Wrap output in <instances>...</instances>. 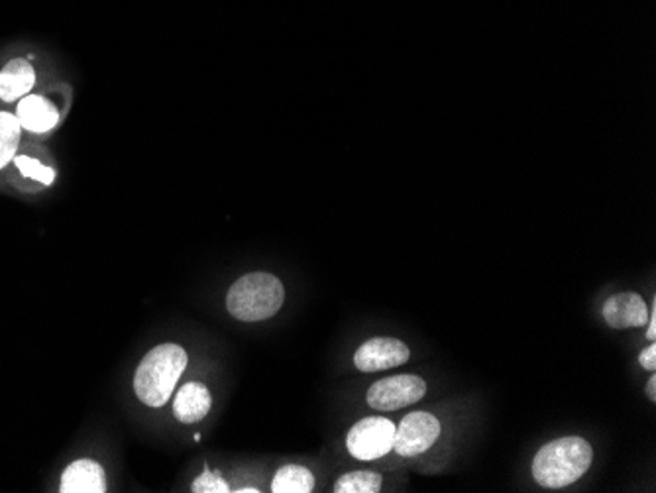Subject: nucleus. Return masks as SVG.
<instances>
[{"instance_id": "nucleus-1", "label": "nucleus", "mask_w": 656, "mask_h": 493, "mask_svg": "<svg viewBox=\"0 0 656 493\" xmlns=\"http://www.w3.org/2000/svg\"><path fill=\"white\" fill-rule=\"evenodd\" d=\"M594 462V449L582 436H562L543 444L533 459V477L546 490L576 484Z\"/></svg>"}, {"instance_id": "nucleus-2", "label": "nucleus", "mask_w": 656, "mask_h": 493, "mask_svg": "<svg viewBox=\"0 0 656 493\" xmlns=\"http://www.w3.org/2000/svg\"><path fill=\"white\" fill-rule=\"evenodd\" d=\"M189 363L185 348L173 342H165L152 348L134 373L136 398L146 407L160 409L173 396L177 381Z\"/></svg>"}, {"instance_id": "nucleus-3", "label": "nucleus", "mask_w": 656, "mask_h": 493, "mask_svg": "<svg viewBox=\"0 0 656 493\" xmlns=\"http://www.w3.org/2000/svg\"><path fill=\"white\" fill-rule=\"evenodd\" d=\"M286 301V287L268 271H252L236 279L226 294V309L243 322H262L279 312Z\"/></svg>"}, {"instance_id": "nucleus-4", "label": "nucleus", "mask_w": 656, "mask_h": 493, "mask_svg": "<svg viewBox=\"0 0 656 493\" xmlns=\"http://www.w3.org/2000/svg\"><path fill=\"white\" fill-rule=\"evenodd\" d=\"M396 424L386 417H366L350 429L346 436V449L356 460L383 459L393 450Z\"/></svg>"}, {"instance_id": "nucleus-5", "label": "nucleus", "mask_w": 656, "mask_h": 493, "mask_svg": "<svg viewBox=\"0 0 656 493\" xmlns=\"http://www.w3.org/2000/svg\"><path fill=\"white\" fill-rule=\"evenodd\" d=\"M424 396L427 381L413 373H403L376 381L366 393V401L373 411H399L403 407L414 405Z\"/></svg>"}, {"instance_id": "nucleus-6", "label": "nucleus", "mask_w": 656, "mask_h": 493, "mask_svg": "<svg viewBox=\"0 0 656 493\" xmlns=\"http://www.w3.org/2000/svg\"><path fill=\"white\" fill-rule=\"evenodd\" d=\"M441 421L427 411H413L396 427L393 450L401 459H414L434 446L441 436Z\"/></svg>"}, {"instance_id": "nucleus-7", "label": "nucleus", "mask_w": 656, "mask_h": 493, "mask_svg": "<svg viewBox=\"0 0 656 493\" xmlns=\"http://www.w3.org/2000/svg\"><path fill=\"white\" fill-rule=\"evenodd\" d=\"M409 358L411 350L399 338L376 337L356 350L355 366L363 373L383 372L403 366Z\"/></svg>"}, {"instance_id": "nucleus-8", "label": "nucleus", "mask_w": 656, "mask_h": 493, "mask_svg": "<svg viewBox=\"0 0 656 493\" xmlns=\"http://www.w3.org/2000/svg\"><path fill=\"white\" fill-rule=\"evenodd\" d=\"M604 320L612 329H639L648 320V305L639 294L623 291L612 295L604 304Z\"/></svg>"}, {"instance_id": "nucleus-9", "label": "nucleus", "mask_w": 656, "mask_h": 493, "mask_svg": "<svg viewBox=\"0 0 656 493\" xmlns=\"http://www.w3.org/2000/svg\"><path fill=\"white\" fill-rule=\"evenodd\" d=\"M17 119L22 131L48 134L60 124V109L50 99L30 93L18 101Z\"/></svg>"}, {"instance_id": "nucleus-10", "label": "nucleus", "mask_w": 656, "mask_h": 493, "mask_svg": "<svg viewBox=\"0 0 656 493\" xmlns=\"http://www.w3.org/2000/svg\"><path fill=\"white\" fill-rule=\"evenodd\" d=\"M61 493H104L106 476L99 462L91 459H79L63 470L60 482Z\"/></svg>"}, {"instance_id": "nucleus-11", "label": "nucleus", "mask_w": 656, "mask_h": 493, "mask_svg": "<svg viewBox=\"0 0 656 493\" xmlns=\"http://www.w3.org/2000/svg\"><path fill=\"white\" fill-rule=\"evenodd\" d=\"M213 396L205 383L187 381L173 399V417L183 424H195L208 415Z\"/></svg>"}, {"instance_id": "nucleus-12", "label": "nucleus", "mask_w": 656, "mask_h": 493, "mask_svg": "<svg viewBox=\"0 0 656 493\" xmlns=\"http://www.w3.org/2000/svg\"><path fill=\"white\" fill-rule=\"evenodd\" d=\"M34 85V65L24 58L9 61L0 70V101L4 103H18L22 96L32 93Z\"/></svg>"}, {"instance_id": "nucleus-13", "label": "nucleus", "mask_w": 656, "mask_h": 493, "mask_svg": "<svg viewBox=\"0 0 656 493\" xmlns=\"http://www.w3.org/2000/svg\"><path fill=\"white\" fill-rule=\"evenodd\" d=\"M315 490V476L309 468L287 464L279 468L271 480L274 493H311Z\"/></svg>"}, {"instance_id": "nucleus-14", "label": "nucleus", "mask_w": 656, "mask_h": 493, "mask_svg": "<svg viewBox=\"0 0 656 493\" xmlns=\"http://www.w3.org/2000/svg\"><path fill=\"white\" fill-rule=\"evenodd\" d=\"M20 136H22V126L18 122L17 114L0 111V170L12 164V160L17 157Z\"/></svg>"}, {"instance_id": "nucleus-15", "label": "nucleus", "mask_w": 656, "mask_h": 493, "mask_svg": "<svg viewBox=\"0 0 656 493\" xmlns=\"http://www.w3.org/2000/svg\"><path fill=\"white\" fill-rule=\"evenodd\" d=\"M383 484V477L378 472L358 470L338 477L332 492L335 493H378Z\"/></svg>"}, {"instance_id": "nucleus-16", "label": "nucleus", "mask_w": 656, "mask_h": 493, "mask_svg": "<svg viewBox=\"0 0 656 493\" xmlns=\"http://www.w3.org/2000/svg\"><path fill=\"white\" fill-rule=\"evenodd\" d=\"M12 164L17 165L18 172L28 177V179H34V182L42 183L45 187H50L55 182V172H53L50 165H43L40 160L30 156H18L12 160Z\"/></svg>"}, {"instance_id": "nucleus-17", "label": "nucleus", "mask_w": 656, "mask_h": 493, "mask_svg": "<svg viewBox=\"0 0 656 493\" xmlns=\"http://www.w3.org/2000/svg\"><path fill=\"white\" fill-rule=\"evenodd\" d=\"M191 492L195 493H226L230 492V485L225 477L221 476L218 472H208L205 470L193 484H191Z\"/></svg>"}, {"instance_id": "nucleus-18", "label": "nucleus", "mask_w": 656, "mask_h": 493, "mask_svg": "<svg viewBox=\"0 0 656 493\" xmlns=\"http://www.w3.org/2000/svg\"><path fill=\"white\" fill-rule=\"evenodd\" d=\"M639 363L643 366V370H648V372H655L656 370V347L655 345H650V347L645 348L643 352L639 355Z\"/></svg>"}, {"instance_id": "nucleus-19", "label": "nucleus", "mask_w": 656, "mask_h": 493, "mask_svg": "<svg viewBox=\"0 0 656 493\" xmlns=\"http://www.w3.org/2000/svg\"><path fill=\"white\" fill-rule=\"evenodd\" d=\"M647 338L653 342L656 338V307H653V312H648L647 325Z\"/></svg>"}, {"instance_id": "nucleus-20", "label": "nucleus", "mask_w": 656, "mask_h": 493, "mask_svg": "<svg viewBox=\"0 0 656 493\" xmlns=\"http://www.w3.org/2000/svg\"><path fill=\"white\" fill-rule=\"evenodd\" d=\"M647 396L650 401H656V378L650 376L647 381Z\"/></svg>"}, {"instance_id": "nucleus-21", "label": "nucleus", "mask_w": 656, "mask_h": 493, "mask_svg": "<svg viewBox=\"0 0 656 493\" xmlns=\"http://www.w3.org/2000/svg\"><path fill=\"white\" fill-rule=\"evenodd\" d=\"M236 492H252V493H258V490H256V487H243V490H236Z\"/></svg>"}]
</instances>
